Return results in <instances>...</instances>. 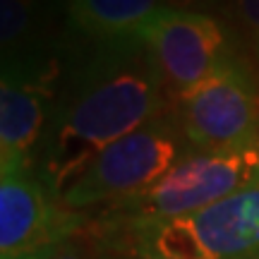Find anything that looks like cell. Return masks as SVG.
Masks as SVG:
<instances>
[{"mask_svg": "<svg viewBox=\"0 0 259 259\" xmlns=\"http://www.w3.org/2000/svg\"><path fill=\"white\" fill-rule=\"evenodd\" d=\"M178 103L187 139L202 151L259 147V96L250 77L228 60Z\"/></svg>", "mask_w": 259, "mask_h": 259, "instance_id": "cell-5", "label": "cell"}, {"mask_svg": "<svg viewBox=\"0 0 259 259\" xmlns=\"http://www.w3.org/2000/svg\"><path fill=\"white\" fill-rule=\"evenodd\" d=\"M29 168L0 173V259H53L79 216L56 206Z\"/></svg>", "mask_w": 259, "mask_h": 259, "instance_id": "cell-6", "label": "cell"}, {"mask_svg": "<svg viewBox=\"0 0 259 259\" xmlns=\"http://www.w3.org/2000/svg\"><path fill=\"white\" fill-rule=\"evenodd\" d=\"M168 8H176V10H194V8H202L211 0H166Z\"/></svg>", "mask_w": 259, "mask_h": 259, "instance_id": "cell-12", "label": "cell"}, {"mask_svg": "<svg viewBox=\"0 0 259 259\" xmlns=\"http://www.w3.org/2000/svg\"><path fill=\"white\" fill-rule=\"evenodd\" d=\"M137 247L161 259H259V183L206 209L142 228Z\"/></svg>", "mask_w": 259, "mask_h": 259, "instance_id": "cell-3", "label": "cell"}, {"mask_svg": "<svg viewBox=\"0 0 259 259\" xmlns=\"http://www.w3.org/2000/svg\"><path fill=\"white\" fill-rule=\"evenodd\" d=\"M254 183H259V147L202 151L178 161L144 192L118 202V213L142 231L206 209Z\"/></svg>", "mask_w": 259, "mask_h": 259, "instance_id": "cell-2", "label": "cell"}, {"mask_svg": "<svg viewBox=\"0 0 259 259\" xmlns=\"http://www.w3.org/2000/svg\"><path fill=\"white\" fill-rule=\"evenodd\" d=\"M46 122V89L27 74L5 67L0 84V173L29 168Z\"/></svg>", "mask_w": 259, "mask_h": 259, "instance_id": "cell-8", "label": "cell"}, {"mask_svg": "<svg viewBox=\"0 0 259 259\" xmlns=\"http://www.w3.org/2000/svg\"><path fill=\"white\" fill-rule=\"evenodd\" d=\"M161 89L149 53L96 70L46 135L41 180L51 194L63 197L99 154L154 120Z\"/></svg>", "mask_w": 259, "mask_h": 259, "instance_id": "cell-1", "label": "cell"}, {"mask_svg": "<svg viewBox=\"0 0 259 259\" xmlns=\"http://www.w3.org/2000/svg\"><path fill=\"white\" fill-rule=\"evenodd\" d=\"M38 5L36 0H0V44L8 58L19 46H24L36 29Z\"/></svg>", "mask_w": 259, "mask_h": 259, "instance_id": "cell-10", "label": "cell"}, {"mask_svg": "<svg viewBox=\"0 0 259 259\" xmlns=\"http://www.w3.org/2000/svg\"><path fill=\"white\" fill-rule=\"evenodd\" d=\"M168 92L180 99L209 79L223 63L226 34L221 24L199 10L166 8L147 31L144 44Z\"/></svg>", "mask_w": 259, "mask_h": 259, "instance_id": "cell-7", "label": "cell"}, {"mask_svg": "<svg viewBox=\"0 0 259 259\" xmlns=\"http://www.w3.org/2000/svg\"><path fill=\"white\" fill-rule=\"evenodd\" d=\"M235 10L259 46V0H235Z\"/></svg>", "mask_w": 259, "mask_h": 259, "instance_id": "cell-11", "label": "cell"}, {"mask_svg": "<svg viewBox=\"0 0 259 259\" xmlns=\"http://www.w3.org/2000/svg\"><path fill=\"white\" fill-rule=\"evenodd\" d=\"M53 259H82V257H79V254H77V252H74L72 247H63V250L58 252V254H56Z\"/></svg>", "mask_w": 259, "mask_h": 259, "instance_id": "cell-13", "label": "cell"}, {"mask_svg": "<svg viewBox=\"0 0 259 259\" xmlns=\"http://www.w3.org/2000/svg\"><path fill=\"white\" fill-rule=\"evenodd\" d=\"M166 0H70L67 12L82 34L106 44H144Z\"/></svg>", "mask_w": 259, "mask_h": 259, "instance_id": "cell-9", "label": "cell"}, {"mask_svg": "<svg viewBox=\"0 0 259 259\" xmlns=\"http://www.w3.org/2000/svg\"><path fill=\"white\" fill-rule=\"evenodd\" d=\"M178 156L176 135L161 122H149L94 158L63 194V204L72 211L96 204H118L161 180L178 163Z\"/></svg>", "mask_w": 259, "mask_h": 259, "instance_id": "cell-4", "label": "cell"}, {"mask_svg": "<svg viewBox=\"0 0 259 259\" xmlns=\"http://www.w3.org/2000/svg\"><path fill=\"white\" fill-rule=\"evenodd\" d=\"M132 259H161V257H149V254H144V257H132Z\"/></svg>", "mask_w": 259, "mask_h": 259, "instance_id": "cell-14", "label": "cell"}]
</instances>
